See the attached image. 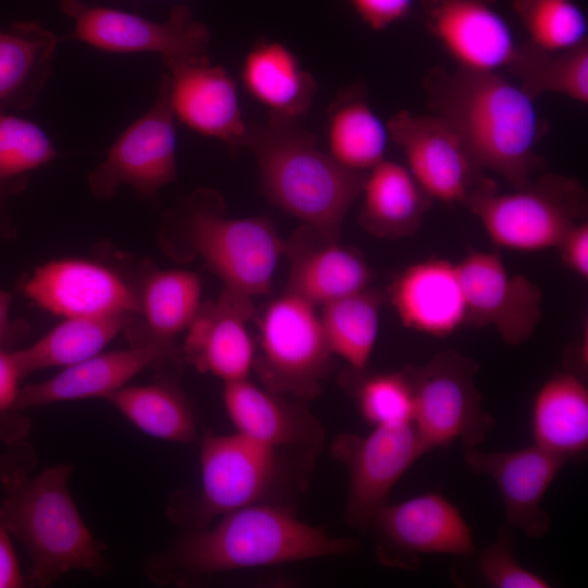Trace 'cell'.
<instances>
[{
  "label": "cell",
  "mask_w": 588,
  "mask_h": 588,
  "mask_svg": "<svg viewBox=\"0 0 588 588\" xmlns=\"http://www.w3.org/2000/svg\"><path fill=\"white\" fill-rule=\"evenodd\" d=\"M220 518L149 558L147 575L158 584L183 585L219 573L343 556L358 549L356 539L334 537L277 504L256 503Z\"/></svg>",
  "instance_id": "obj_1"
},
{
  "label": "cell",
  "mask_w": 588,
  "mask_h": 588,
  "mask_svg": "<svg viewBox=\"0 0 588 588\" xmlns=\"http://www.w3.org/2000/svg\"><path fill=\"white\" fill-rule=\"evenodd\" d=\"M428 106L462 138L486 171L518 188L544 167L536 151L542 135L535 99L497 71L433 68L426 76Z\"/></svg>",
  "instance_id": "obj_2"
},
{
  "label": "cell",
  "mask_w": 588,
  "mask_h": 588,
  "mask_svg": "<svg viewBox=\"0 0 588 588\" xmlns=\"http://www.w3.org/2000/svg\"><path fill=\"white\" fill-rule=\"evenodd\" d=\"M244 147L255 155L262 192L283 211L329 238L359 197L367 172L348 170L317 148L296 122L249 125Z\"/></svg>",
  "instance_id": "obj_3"
},
{
  "label": "cell",
  "mask_w": 588,
  "mask_h": 588,
  "mask_svg": "<svg viewBox=\"0 0 588 588\" xmlns=\"http://www.w3.org/2000/svg\"><path fill=\"white\" fill-rule=\"evenodd\" d=\"M70 464H58L2 486L1 517L10 534L25 547L30 569L26 584L48 587L78 569L108 572L106 547L90 532L70 493Z\"/></svg>",
  "instance_id": "obj_4"
},
{
  "label": "cell",
  "mask_w": 588,
  "mask_h": 588,
  "mask_svg": "<svg viewBox=\"0 0 588 588\" xmlns=\"http://www.w3.org/2000/svg\"><path fill=\"white\" fill-rule=\"evenodd\" d=\"M182 241L224 287L253 297L269 292L285 243L266 217L229 218L212 191L191 195L174 213Z\"/></svg>",
  "instance_id": "obj_5"
},
{
  "label": "cell",
  "mask_w": 588,
  "mask_h": 588,
  "mask_svg": "<svg viewBox=\"0 0 588 588\" xmlns=\"http://www.w3.org/2000/svg\"><path fill=\"white\" fill-rule=\"evenodd\" d=\"M492 243L516 252L556 248L587 216V191L575 177L544 173L510 193H485L467 206Z\"/></svg>",
  "instance_id": "obj_6"
},
{
  "label": "cell",
  "mask_w": 588,
  "mask_h": 588,
  "mask_svg": "<svg viewBox=\"0 0 588 588\" xmlns=\"http://www.w3.org/2000/svg\"><path fill=\"white\" fill-rule=\"evenodd\" d=\"M259 320L254 367L265 389L296 399L317 395L333 356L317 306L285 291Z\"/></svg>",
  "instance_id": "obj_7"
},
{
  "label": "cell",
  "mask_w": 588,
  "mask_h": 588,
  "mask_svg": "<svg viewBox=\"0 0 588 588\" xmlns=\"http://www.w3.org/2000/svg\"><path fill=\"white\" fill-rule=\"evenodd\" d=\"M479 365L448 350L406 370L414 390L413 424L428 451L460 440L466 448L483 442L493 419L475 384Z\"/></svg>",
  "instance_id": "obj_8"
},
{
  "label": "cell",
  "mask_w": 588,
  "mask_h": 588,
  "mask_svg": "<svg viewBox=\"0 0 588 588\" xmlns=\"http://www.w3.org/2000/svg\"><path fill=\"white\" fill-rule=\"evenodd\" d=\"M62 11L74 22L73 36L108 52H155L169 68L207 60L208 27L191 10L175 5L164 22L82 0H62Z\"/></svg>",
  "instance_id": "obj_9"
},
{
  "label": "cell",
  "mask_w": 588,
  "mask_h": 588,
  "mask_svg": "<svg viewBox=\"0 0 588 588\" xmlns=\"http://www.w3.org/2000/svg\"><path fill=\"white\" fill-rule=\"evenodd\" d=\"M387 127L405 157V167L433 200L467 207L477 196L498 189L440 117L402 110L391 117Z\"/></svg>",
  "instance_id": "obj_10"
},
{
  "label": "cell",
  "mask_w": 588,
  "mask_h": 588,
  "mask_svg": "<svg viewBox=\"0 0 588 588\" xmlns=\"http://www.w3.org/2000/svg\"><path fill=\"white\" fill-rule=\"evenodd\" d=\"M200 492L188 512L193 529L265 502L281 478V455L238 432L207 433L200 443Z\"/></svg>",
  "instance_id": "obj_11"
},
{
  "label": "cell",
  "mask_w": 588,
  "mask_h": 588,
  "mask_svg": "<svg viewBox=\"0 0 588 588\" xmlns=\"http://www.w3.org/2000/svg\"><path fill=\"white\" fill-rule=\"evenodd\" d=\"M376 555L389 567L412 569L422 554L469 556L473 530L458 507L438 492L385 504L372 518Z\"/></svg>",
  "instance_id": "obj_12"
},
{
  "label": "cell",
  "mask_w": 588,
  "mask_h": 588,
  "mask_svg": "<svg viewBox=\"0 0 588 588\" xmlns=\"http://www.w3.org/2000/svg\"><path fill=\"white\" fill-rule=\"evenodd\" d=\"M174 118L164 74L149 110L119 136L106 159L90 172L88 183L93 194L101 199L111 198L126 184L140 196L151 198L173 182L176 177Z\"/></svg>",
  "instance_id": "obj_13"
},
{
  "label": "cell",
  "mask_w": 588,
  "mask_h": 588,
  "mask_svg": "<svg viewBox=\"0 0 588 588\" xmlns=\"http://www.w3.org/2000/svg\"><path fill=\"white\" fill-rule=\"evenodd\" d=\"M428 452L413 421L376 426L366 436L339 434L332 453L348 469L347 524L368 529L395 483Z\"/></svg>",
  "instance_id": "obj_14"
},
{
  "label": "cell",
  "mask_w": 588,
  "mask_h": 588,
  "mask_svg": "<svg viewBox=\"0 0 588 588\" xmlns=\"http://www.w3.org/2000/svg\"><path fill=\"white\" fill-rule=\"evenodd\" d=\"M456 265L466 305L465 324L491 326L510 345L531 338L542 317V294L535 282L511 273L498 253L473 250Z\"/></svg>",
  "instance_id": "obj_15"
},
{
  "label": "cell",
  "mask_w": 588,
  "mask_h": 588,
  "mask_svg": "<svg viewBox=\"0 0 588 588\" xmlns=\"http://www.w3.org/2000/svg\"><path fill=\"white\" fill-rule=\"evenodd\" d=\"M23 294L61 316L132 318L136 290L113 269L89 259L62 258L37 267L22 284Z\"/></svg>",
  "instance_id": "obj_16"
},
{
  "label": "cell",
  "mask_w": 588,
  "mask_h": 588,
  "mask_svg": "<svg viewBox=\"0 0 588 588\" xmlns=\"http://www.w3.org/2000/svg\"><path fill=\"white\" fill-rule=\"evenodd\" d=\"M464 461L473 473L489 476L494 481L507 525L534 539L549 532L551 522L542 500L565 460L532 443L497 452L466 448Z\"/></svg>",
  "instance_id": "obj_17"
},
{
  "label": "cell",
  "mask_w": 588,
  "mask_h": 588,
  "mask_svg": "<svg viewBox=\"0 0 588 588\" xmlns=\"http://www.w3.org/2000/svg\"><path fill=\"white\" fill-rule=\"evenodd\" d=\"M253 314L252 297L225 287L216 301L201 303L185 330V360L223 382L248 378L256 357L247 329Z\"/></svg>",
  "instance_id": "obj_18"
},
{
  "label": "cell",
  "mask_w": 588,
  "mask_h": 588,
  "mask_svg": "<svg viewBox=\"0 0 588 588\" xmlns=\"http://www.w3.org/2000/svg\"><path fill=\"white\" fill-rule=\"evenodd\" d=\"M428 30L458 66L506 68L517 45L494 0H420Z\"/></svg>",
  "instance_id": "obj_19"
},
{
  "label": "cell",
  "mask_w": 588,
  "mask_h": 588,
  "mask_svg": "<svg viewBox=\"0 0 588 588\" xmlns=\"http://www.w3.org/2000/svg\"><path fill=\"white\" fill-rule=\"evenodd\" d=\"M168 96L175 118L195 132L219 139L232 151L244 147V121L235 82L209 59L169 68Z\"/></svg>",
  "instance_id": "obj_20"
},
{
  "label": "cell",
  "mask_w": 588,
  "mask_h": 588,
  "mask_svg": "<svg viewBox=\"0 0 588 588\" xmlns=\"http://www.w3.org/2000/svg\"><path fill=\"white\" fill-rule=\"evenodd\" d=\"M176 350L154 343L98 353L64 367L58 375L21 387L15 409L52 403L107 399L147 367L175 355Z\"/></svg>",
  "instance_id": "obj_21"
},
{
  "label": "cell",
  "mask_w": 588,
  "mask_h": 588,
  "mask_svg": "<svg viewBox=\"0 0 588 588\" xmlns=\"http://www.w3.org/2000/svg\"><path fill=\"white\" fill-rule=\"evenodd\" d=\"M223 404L236 432L260 444L310 454L322 445L323 430L316 417L248 378L224 382Z\"/></svg>",
  "instance_id": "obj_22"
},
{
  "label": "cell",
  "mask_w": 588,
  "mask_h": 588,
  "mask_svg": "<svg viewBox=\"0 0 588 588\" xmlns=\"http://www.w3.org/2000/svg\"><path fill=\"white\" fill-rule=\"evenodd\" d=\"M407 329L444 338L465 324L466 305L457 265L429 258L405 268L385 292Z\"/></svg>",
  "instance_id": "obj_23"
},
{
  "label": "cell",
  "mask_w": 588,
  "mask_h": 588,
  "mask_svg": "<svg viewBox=\"0 0 588 588\" xmlns=\"http://www.w3.org/2000/svg\"><path fill=\"white\" fill-rule=\"evenodd\" d=\"M308 243L298 233L285 243L291 268L285 291L317 307L368 289L372 272L356 252L319 234Z\"/></svg>",
  "instance_id": "obj_24"
},
{
  "label": "cell",
  "mask_w": 588,
  "mask_h": 588,
  "mask_svg": "<svg viewBox=\"0 0 588 588\" xmlns=\"http://www.w3.org/2000/svg\"><path fill=\"white\" fill-rule=\"evenodd\" d=\"M241 78L269 111L270 121L296 122L309 111L317 91L314 76L278 41H258L243 60Z\"/></svg>",
  "instance_id": "obj_25"
},
{
  "label": "cell",
  "mask_w": 588,
  "mask_h": 588,
  "mask_svg": "<svg viewBox=\"0 0 588 588\" xmlns=\"http://www.w3.org/2000/svg\"><path fill=\"white\" fill-rule=\"evenodd\" d=\"M359 196L364 229L393 240L414 235L433 203L405 166L385 159L366 173Z\"/></svg>",
  "instance_id": "obj_26"
},
{
  "label": "cell",
  "mask_w": 588,
  "mask_h": 588,
  "mask_svg": "<svg viewBox=\"0 0 588 588\" xmlns=\"http://www.w3.org/2000/svg\"><path fill=\"white\" fill-rule=\"evenodd\" d=\"M534 443L566 462L581 456L588 446V390L572 372L549 378L537 391L531 406Z\"/></svg>",
  "instance_id": "obj_27"
},
{
  "label": "cell",
  "mask_w": 588,
  "mask_h": 588,
  "mask_svg": "<svg viewBox=\"0 0 588 588\" xmlns=\"http://www.w3.org/2000/svg\"><path fill=\"white\" fill-rule=\"evenodd\" d=\"M198 274L183 269H151L136 290L142 329L132 344L154 343L174 347V338L186 330L201 305Z\"/></svg>",
  "instance_id": "obj_28"
},
{
  "label": "cell",
  "mask_w": 588,
  "mask_h": 588,
  "mask_svg": "<svg viewBox=\"0 0 588 588\" xmlns=\"http://www.w3.org/2000/svg\"><path fill=\"white\" fill-rule=\"evenodd\" d=\"M57 49L53 33L34 22L0 30V107H30L50 75Z\"/></svg>",
  "instance_id": "obj_29"
},
{
  "label": "cell",
  "mask_w": 588,
  "mask_h": 588,
  "mask_svg": "<svg viewBox=\"0 0 588 588\" xmlns=\"http://www.w3.org/2000/svg\"><path fill=\"white\" fill-rule=\"evenodd\" d=\"M128 317L64 318L29 346L14 351L23 377L37 370L68 367L100 352L131 324Z\"/></svg>",
  "instance_id": "obj_30"
},
{
  "label": "cell",
  "mask_w": 588,
  "mask_h": 588,
  "mask_svg": "<svg viewBox=\"0 0 588 588\" xmlns=\"http://www.w3.org/2000/svg\"><path fill=\"white\" fill-rule=\"evenodd\" d=\"M389 132L367 101L347 91L330 108L328 154L342 167L368 172L384 160Z\"/></svg>",
  "instance_id": "obj_31"
},
{
  "label": "cell",
  "mask_w": 588,
  "mask_h": 588,
  "mask_svg": "<svg viewBox=\"0 0 588 588\" xmlns=\"http://www.w3.org/2000/svg\"><path fill=\"white\" fill-rule=\"evenodd\" d=\"M106 400L150 437L177 443L196 438L193 409L183 392L170 382L124 385Z\"/></svg>",
  "instance_id": "obj_32"
},
{
  "label": "cell",
  "mask_w": 588,
  "mask_h": 588,
  "mask_svg": "<svg viewBox=\"0 0 588 588\" xmlns=\"http://www.w3.org/2000/svg\"><path fill=\"white\" fill-rule=\"evenodd\" d=\"M532 99L544 93L588 102V40L572 48L549 51L529 41L518 46L505 68Z\"/></svg>",
  "instance_id": "obj_33"
},
{
  "label": "cell",
  "mask_w": 588,
  "mask_h": 588,
  "mask_svg": "<svg viewBox=\"0 0 588 588\" xmlns=\"http://www.w3.org/2000/svg\"><path fill=\"white\" fill-rule=\"evenodd\" d=\"M384 302L385 293L366 289L321 306L319 316L332 354L355 371H364L369 363Z\"/></svg>",
  "instance_id": "obj_34"
},
{
  "label": "cell",
  "mask_w": 588,
  "mask_h": 588,
  "mask_svg": "<svg viewBox=\"0 0 588 588\" xmlns=\"http://www.w3.org/2000/svg\"><path fill=\"white\" fill-rule=\"evenodd\" d=\"M529 42L560 51L588 40V23L575 0H512Z\"/></svg>",
  "instance_id": "obj_35"
},
{
  "label": "cell",
  "mask_w": 588,
  "mask_h": 588,
  "mask_svg": "<svg viewBox=\"0 0 588 588\" xmlns=\"http://www.w3.org/2000/svg\"><path fill=\"white\" fill-rule=\"evenodd\" d=\"M355 397L363 417L373 427L413 421L414 390L406 368L363 378Z\"/></svg>",
  "instance_id": "obj_36"
},
{
  "label": "cell",
  "mask_w": 588,
  "mask_h": 588,
  "mask_svg": "<svg viewBox=\"0 0 588 588\" xmlns=\"http://www.w3.org/2000/svg\"><path fill=\"white\" fill-rule=\"evenodd\" d=\"M56 156L52 142L39 125L0 112V180L35 170Z\"/></svg>",
  "instance_id": "obj_37"
},
{
  "label": "cell",
  "mask_w": 588,
  "mask_h": 588,
  "mask_svg": "<svg viewBox=\"0 0 588 588\" xmlns=\"http://www.w3.org/2000/svg\"><path fill=\"white\" fill-rule=\"evenodd\" d=\"M513 529L502 527L495 540L482 550L477 560L482 579L494 588H548L550 583L524 567L514 556Z\"/></svg>",
  "instance_id": "obj_38"
},
{
  "label": "cell",
  "mask_w": 588,
  "mask_h": 588,
  "mask_svg": "<svg viewBox=\"0 0 588 588\" xmlns=\"http://www.w3.org/2000/svg\"><path fill=\"white\" fill-rule=\"evenodd\" d=\"M360 19L372 29L389 27L404 17L414 0H350Z\"/></svg>",
  "instance_id": "obj_39"
},
{
  "label": "cell",
  "mask_w": 588,
  "mask_h": 588,
  "mask_svg": "<svg viewBox=\"0 0 588 588\" xmlns=\"http://www.w3.org/2000/svg\"><path fill=\"white\" fill-rule=\"evenodd\" d=\"M565 267L579 275L588 278V223L583 220L571 228L556 246Z\"/></svg>",
  "instance_id": "obj_40"
},
{
  "label": "cell",
  "mask_w": 588,
  "mask_h": 588,
  "mask_svg": "<svg viewBox=\"0 0 588 588\" xmlns=\"http://www.w3.org/2000/svg\"><path fill=\"white\" fill-rule=\"evenodd\" d=\"M23 378L14 352L0 345V416L15 409Z\"/></svg>",
  "instance_id": "obj_41"
},
{
  "label": "cell",
  "mask_w": 588,
  "mask_h": 588,
  "mask_svg": "<svg viewBox=\"0 0 588 588\" xmlns=\"http://www.w3.org/2000/svg\"><path fill=\"white\" fill-rule=\"evenodd\" d=\"M35 464L34 452L23 440L9 443L0 451V485L29 474Z\"/></svg>",
  "instance_id": "obj_42"
},
{
  "label": "cell",
  "mask_w": 588,
  "mask_h": 588,
  "mask_svg": "<svg viewBox=\"0 0 588 588\" xmlns=\"http://www.w3.org/2000/svg\"><path fill=\"white\" fill-rule=\"evenodd\" d=\"M26 580L21 573L10 531L0 514V588L24 587Z\"/></svg>",
  "instance_id": "obj_43"
},
{
  "label": "cell",
  "mask_w": 588,
  "mask_h": 588,
  "mask_svg": "<svg viewBox=\"0 0 588 588\" xmlns=\"http://www.w3.org/2000/svg\"><path fill=\"white\" fill-rule=\"evenodd\" d=\"M12 303V296L9 292L0 289V345L3 346L8 341L11 322H10V308Z\"/></svg>",
  "instance_id": "obj_44"
}]
</instances>
